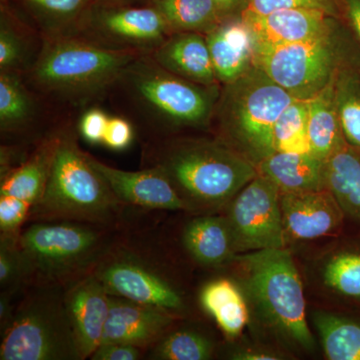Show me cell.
I'll use <instances>...</instances> for the list:
<instances>
[{
  "mask_svg": "<svg viewBox=\"0 0 360 360\" xmlns=\"http://www.w3.org/2000/svg\"><path fill=\"white\" fill-rule=\"evenodd\" d=\"M219 90V85L206 86L177 77L146 54L123 70L106 98L134 127L158 139L181 127L208 124Z\"/></svg>",
  "mask_w": 360,
  "mask_h": 360,
  "instance_id": "obj_1",
  "label": "cell"
},
{
  "mask_svg": "<svg viewBox=\"0 0 360 360\" xmlns=\"http://www.w3.org/2000/svg\"><path fill=\"white\" fill-rule=\"evenodd\" d=\"M139 54L103 49L70 34L44 37L26 84L54 110H87L108 97L123 70Z\"/></svg>",
  "mask_w": 360,
  "mask_h": 360,
  "instance_id": "obj_2",
  "label": "cell"
},
{
  "mask_svg": "<svg viewBox=\"0 0 360 360\" xmlns=\"http://www.w3.org/2000/svg\"><path fill=\"white\" fill-rule=\"evenodd\" d=\"M146 158V167L165 174L186 203H224L258 174L252 161L217 141H153Z\"/></svg>",
  "mask_w": 360,
  "mask_h": 360,
  "instance_id": "obj_3",
  "label": "cell"
},
{
  "mask_svg": "<svg viewBox=\"0 0 360 360\" xmlns=\"http://www.w3.org/2000/svg\"><path fill=\"white\" fill-rule=\"evenodd\" d=\"M122 205L90 165L72 127H63L46 188L33 205L30 219L108 225L115 221Z\"/></svg>",
  "mask_w": 360,
  "mask_h": 360,
  "instance_id": "obj_4",
  "label": "cell"
},
{
  "mask_svg": "<svg viewBox=\"0 0 360 360\" xmlns=\"http://www.w3.org/2000/svg\"><path fill=\"white\" fill-rule=\"evenodd\" d=\"M295 99L255 65L238 79L224 84L212 117L217 118L227 146L257 165L276 153L274 127Z\"/></svg>",
  "mask_w": 360,
  "mask_h": 360,
  "instance_id": "obj_5",
  "label": "cell"
},
{
  "mask_svg": "<svg viewBox=\"0 0 360 360\" xmlns=\"http://www.w3.org/2000/svg\"><path fill=\"white\" fill-rule=\"evenodd\" d=\"M248 293L278 333L305 349L314 347L300 274L285 248L250 251L236 258Z\"/></svg>",
  "mask_w": 360,
  "mask_h": 360,
  "instance_id": "obj_6",
  "label": "cell"
},
{
  "mask_svg": "<svg viewBox=\"0 0 360 360\" xmlns=\"http://www.w3.org/2000/svg\"><path fill=\"white\" fill-rule=\"evenodd\" d=\"M30 278L56 286L77 281L101 262L103 234L91 224L39 221L18 238Z\"/></svg>",
  "mask_w": 360,
  "mask_h": 360,
  "instance_id": "obj_7",
  "label": "cell"
},
{
  "mask_svg": "<svg viewBox=\"0 0 360 360\" xmlns=\"http://www.w3.org/2000/svg\"><path fill=\"white\" fill-rule=\"evenodd\" d=\"M0 359L79 360L63 292L41 285L20 303L2 331Z\"/></svg>",
  "mask_w": 360,
  "mask_h": 360,
  "instance_id": "obj_8",
  "label": "cell"
},
{
  "mask_svg": "<svg viewBox=\"0 0 360 360\" xmlns=\"http://www.w3.org/2000/svg\"><path fill=\"white\" fill-rule=\"evenodd\" d=\"M338 30L296 44L257 45L255 65L295 98H311L335 79L340 68L355 63Z\"/></svg>",
  "mask_w": 360,
  "mask_h": 360,
  "instance_id": "obj_9",
  "label": "cell"
},
{
  "mask_svg": "<svg viewBox=\"0 0 360 360\" xmlns=\"http://www.w3.org/2000/svg\"><path fill=\"white\" fill-rule=\"evenodd\" d=\"M73 35L110 51L146 56L172 34L151 0H94L75 25Z\"/></svg>",
  "mask_w": 360,
  "mask_h": 360,
  "instance_id": "obj_10",
  "label": "cell"
},
{
  "mask_svg": "<svg viewBox=\"0 0 360 360\" xmlns=\"http://www.w3.org/2000/svg\"><path fill=\"white\" fill-rule=\"evenodd\" d=\"M236 251L284 248L281 191L274 182L258 174L232 201L229 217Z\"/></svg>",
  "mask_w": 360,
  "mask_h": 360,
  "instance_id": "obj_11",
  "label": "cell"
},
{
  "mask_svg": "<svg viewBox=\"0 0 360 360\" xmlns=\"http://www.w3.org/2000/svg\"><path fill=\"white\" fill-rule=\"evenodd\" d=\"M92 272L110 295L150 305L172 314L184 307V300L172 284L134 255L103 258Z\"/></svg>",
  "mask_w": 360,
  "mask_h": 360,
  "instance_id": "obj_12",
  "label": "cell"
},
{
  "mask_svg": "<svg viewBox=\"0 0 360 360\" xmlns=\"http://www.w3.org/2000/svg\"><path fill=\"white\" fill-rule=\"evenodd\" d=\"M63 300L79 359H87L103 341L110 295L91 271L72 281L63 292Z\"/></svg>",
  "mask_w": 360,
  "mask_h": 360,
  "instance_id": "obj_13",
  "label": "cell"
},
{
  "mask_svg": "<svg viewBox=\"0 0 360 360\" xmlns=\"http://www.w3.org/2000/svg\"><path fill=\"white\" fill-rule=\"evenodd\" d=\"M87 158L123 205L148 210H186L191 208L167 177L156 168L146 167L139 172H127L105 165L89 153Z\"/></svg>",
  "mask_w": 360,
  "mask_h": 360,
  "instance_id": "obj_14",
  "label": "cell"
},
{
  "mask_svg": "<svg viewBox=\"0 0 360 360\" xmlns=\"http://www.w3.org/2000/svg\"><path fill=\"white\" fill-rule=\"evenodd\" d=\"M286 238L309 240L340 231L345 215L328 188L281 193Z\"/></svg>",
  "mask_w": 360,
  "mask_h": 360,
  "instance_id": "obj_15",
  "label": "cell"
},
{
  "mask_svg": "<svg viewBox=\"0 0 360 360\" xmlns=\"http://www.w3.org/2000/svg\"><path fill=\"white\" fill-rule=\"evenodd\" d=\"M260 46L296 44L333 32L336 18L314 8H286L259 14L246 9L241 15Z\"/></svg>",
  "mask_w": 360,
  "mask_h": 360,
  "instance_id": "obj_16",
  "label": "cell"
},
{
  "mask_svg": "<svg viewBox=\"0 0 360 360\" xmlns=\"http://www.w3.org/2000/svg\"><path fill=\"white\" fill-rule=\"evenodd\" d=\"M174 314L150 305L110 295V309L103 343L153 347L174 323Z\"/></svg>",
  "mask_w": 360,
  "mask_h": 360,
  "instance_id": "obj_17",
  "label": "cell"
},
{
  "mask_svg": "<svg viewBox=\"0 0 360 360\" xmlns=\"http://www.w3.org/2000/svg\"><path fill=\"white\" fill-rule=\"evenodd\" d=\"M205 37L219 84H231L255 66L257 40L241 16L222 20Z\"/></svg>",
  "mask_w": 360,
  "mask_h": 360,
  "instance_id": "obj_18",
  "label": "cell"
},
{
  "mask_svg": "<svg viewBox=\"0 0 360 360\" xmlns=\"http://www.w3.org/2000/svg\"><path fill=\"white\" fill-rule=\"evenodd\" d=\"M149 56L161 68L188 82L206 86L220 84L202 33H172Z\"/></svg>",
  "mask_w": 360,
  "mask_h": 360,
  "instance_id": "obj_19",
  "label": "cell"
},
{
  "mask_svg": "<svg viewBox=\"0 0 360 360\" xmlns=\"http://www.w3.org/2000/svg\"><path fill=\"white\" fill-rule=\"evenodd\" d=\"M53 108L26 84L23 75L0 71V130L2 135L20 136L39 127Z\"/></svg>",
  "mask_w": 360,
  "mask_h": 360,
  "instance_id": "obj_20",
  "label": "cell"
},
{
  "mask_svg": "<svg viewBox=\"0 0 360 360\" xmlns=\"http://www.w3.org/2000/svg\"><path fill=\"white\" fill-rule=\"evenodd\" d=\"M63 127L49 132L18 167L1 177L0 195L13 196L34 205L46 188Z\"/></svg>",
  "mask_w": 360,
  "mask_h": 360,
  "instance_id": "obj_21",
  "label": "cell"
},
{
  "mask_svg": "<svg viewBox=\"0 0 360 360\" xmlns=\"http://www.w3.org/2000/svg\"><path fill=\"white\" fill-rule=\"evenodd\" d=\"M257 167L258 174L274 182L281 193L326 188V161L312 155L276 151Z\"/></svg>",
  "mask_w": 360,
  "mask_h": 360,
  "instance_id": "obj_22",
  "label": "cell"
},
{
  "mask_svg": "<svg viewBox=\"0 0 360 360\" xmlns=\"http://www.w3.org/2000/svg\"><path fill=\"white\" fill-rule=\"evenodd\" d=\"M335 80L319 94L307 99L310 151L315 158L323 161L347 144L336 110Z\"/></svg>",
  "mask_w": 360,
  "mask_h": 360,
  "instance_id": "obj_23",
  "label": "cell"
},
{
  "mask_svg": "<svg viewBox=\"0 0 360 360\" xmlns=\"http://www.w3.org/2000/svg\"><path fill=\"white\" fill-rule=\"evenodd\" d=\"M44 35L18 18L8 4H1L0 14V71L21 75L34 63L41 49Z\"/></svg>",
  "mask_w": 360,
  "mask_h": 360,
  "instance_id": "obj_24",
  "label": "cell"
},
{
  "mask_svg": "<svg viewBox=\"0 0 360 360\" xmlns=\"http://www.w3.org/2000/svg\"><path fill=\"white\" fill-rule=\"evenodd\" d=\"M184 245L201 264L219 265L236 252L233 234L229 219L221 217H201L187 224Z\"/></svg>",
  "mask_w": 360,
  "mask_h": 360,
  "instance_id": "obj_25",
  "label": "cell"
},
{
  "mask_svg": "<svg viewBox=\"0 0 360 360\" xmlns=\"http://www.w3.org/2000/svg\"><path fill=\"white\" fill-rule=\"evenodd\" d=\"M326 188L335 195L345 219L360 227V155L347 144L326 161Z\"/></svg>",
  "mask_w": 360,
  "mask_h": 360,
  "instance_id": "obj_26",
  "label": "cell"
},
{
  "mask_svg": "<svg viewBox=\"0 0 360 360\" xmlns=\"http://www.w3.org/2000/svg\"><path fill=\"white\" fill-rule=\"evenodd\" d=\"M200 303L229 338L240 335L248 323L250 314L245 297L229 279L206 284L200 292Z\"/></svg>",
  "mask_w": 360,
  "mask_h": 360,
  "instance_id": "obj_27",
  "label": "cell"
},
{
  "mask_svg": "<svg viewBox=\"0 0 360 360\" xmlns=\"http://www.w3.org/2000/svg\"><path fill=\"white\" fill-rule=\"evenodd\" d=\"M315 328L329 360H360V317L315 312Z\"/></svg>",
  "mask_w": 360,
  "mask_h": 360,
  "instance_id": "obj_28",
  "label": "cell"
},
{
  "mask_svg": "<svg viewBox=\"0 0 360 360\" xmlns=\"http://www.w3.org/2000/svg\"><path fill=\"white\" fill-rule=\"evenodd\" d=\"M335 99L345 141L360 155V68L356 63L338 71Z\"/></svg>",
  "mask_w": 360,
  "mask_h": 360,
  "instance_id": "obj_29",
  "label": "cell"
},
{
  "mask_svg": "<svg viewBox=\"0 0 360 360\" xmlns=\"http://www.w3.org/2000/svg\"><path fill=\"white\" fill-rule=\"evenodd\" d=\"M170 32L206 34L221 22L214 0H151Z\"/></svg>",
  "mask_w": 360,
  "mask_h": 360,
  "instance_id": "obj_30",
  "label": "cell"
},
{
  "mask_svg": "<svg viewBox=\"0 0 360 360\" xmlns=\"http://www.w3.org/2000/svg\"><path fill=\"white\" fill-rule=\"evenodd\" d=\"M44 37L65 34L94 0H20Z\"/></svg>",
  "mask_w": 360,
  "mask_h": 360,
  "instance_id": "obj_31",
  "label": "cell"
},
{
  "mask_svg": "<svg viewBox=\"0 0 360 360\" xmlns=\"http://www.w3.org/2000/svg\"><path fill=\"white\" fill-rule=\"evenodd\" d=\"M274 150L311 155L307 135V99H295L279 116L274 131Z\"/></svg>",
  "mask_w": 360,
  "mask_h": 360,
  "instance_id": "obj_32",
  "label": "cell"
},
{
  "mask_svg": "<svg viewBox=\"0 0 360 360\" xmlns=\"http://www.w3.org/2000/svg\"><path fill=\"white\" fill-rule=\"evenodd\" d=\"M324 283L348 302L360 305V246L338 251L329 259Z\"/></svg>",
  "mask_w": 360,
  "mask_h": 360,
  "instance_id": "obj_33",
  "label": "cell"
},
{
  "mask_svg": "<svg viewBox=\"0 0 360 360\" xmlns=\"http://www.w3.org/2000/svg\"><path fill=\"white\" fill-rule=\"evenodd\" d=\"M210 340L193 330H177L165 333L153 345L151 356L165 360H206L212 354Z\"/></svg>",
  "mask_w": 360,
  "mask_h": 360,
  "instance_id": "obj_34",
  "label": "cell"
},
{
  "mask_svg": "<svg viewBox=\"0 0 360 360\" xmlns=\"http://www.w3.org/2000/svg\"><path fill=\"white\" fill-rule=\"evenodd\" d=\"M20 236H4L0 240V284L4 292H13L30 281L25 257L21 252Z\"/></svg>",
  "mask_w": 360,
  "mask_h": 360,
  "instance_id": "obj_35",
  "label": "cell"
},
{
  "mask_svg": "<svg viewBox=\"0 0 360 360\" xmlns=\"http://www.w3.org/2000/svg\"><path fill=\"white\" fill-rule=\"evenodd\" d=\"M314 8L338 18L341 13L340 0H250L248 11L267 14L279 9Z\"/></svg>",
  "mask_w": 360,
  "mask_h": 360,
  "instance_id": "obj_36",
  "label": "cell"
},
{
  "mask_svg": "<svg viewBox=\"0 0 360 360\" xmlns=\"http://www.w3.org/2000/svg\"><path fill=\"white\" fill-rule=\"evenodd\" d=\"M33 205L28 201L0 195V231L4 236H20V227L30 219Z\"/></svg>",
  "mask_w": 360,
  "mask_h": 360,
  "instance_id": "obj_37",
  "label": "cell"
},
{
  "mask_svg": "<svg viewBox=\"0 0 360 360\" xmlns=\"http://www.w3.org/2000/svg\"><path fill=\"white\" fill-rule=\"evenodd\" d=\"M134 125L124 116H110L103 143L112 150H124L134 141Z\"/></svg>",
  "mask_w": 360,
  "mask_h": 360,
  "instance_id": "obj_38",
  "label": "cell"
},
{
  "mask_svg": "<svg viewBox=\"0 0 360 360\" xmlns=\"http://www.w3.org/2000/svg\"><path fill=\"white\" fill-rule=\"evenodd\" d=\"M110 115L96 105L84 111L78 122V130L85 141L91 144L103 143Z\"/></svg>",
  "mask_w": 360,
  "mask_h": 360,
  "instance_id": "obj_39",
  "label": "cell"
},
{
  "mask_svg": "<svg viewBox=\"0 0 360 360\" xmlns=\"http://www.w3.org/2000/svg\"><path fill=\"white\" fill-rule=\"evenodd\" d=\"M142 348L123 343H103L90 359L94 360H136L141 357Z\"/></svg>",
  "mask_w": 360,
  "mask_h": 360,
  "instance_id": "obj_40",
  "label": "cell"
},
{
  "mask_svg": "<svg viewBox=\"0 0 360 360\" xmlns=\"http://www.w3.org/2000/svg\"><path fill=\"white\" fill-rule=\"evenodd\" d=\"M220 20L240 18L250 6V0H214Z\"/></svg>",
  "mask_w": 360,
  "mask_h": 360,
  "instance_id": "obj_41",
  "label": "cell"
},
{
  "mask_svg": "<svg viewBox=\"0 0 360 360\" xmlns=\"http://www.w3.org/2000/svg\"><path fill=\"white\" fill-rule=\"evenodd\" d=\"M341 11L360 44V0H340Z\"/></svg>",
  "mask_w": 360,
  "mask_h": 360,
  "instance_id": "obj_42",
  "label": "cell"
},
{
  "mask_svg": "<svg viewBox=\"0 0 360 360\" xmlns=\"http://www.w3.org/2000/svg\"><path fill=\"white\" fill-rule=\"evenodd\" d=\"M233 359L238 360H276L278 357L276 354H269L264 352H241L234 354Z\"/></svg>",
  "mask_w": 360,
  "mask_h": 360,
  "instance_id": "obj_43",
  "label": "cell"
},
{
  "mask_svg": "<svg viewBox=\"0 0 360 360\" xmlns=\"http://www.w3.org/2000/svg\"><path fill=\"white\" fill-rule=\"evenodd\" d=\"M8 0H1V4H6Z\"/></svg>",
  "mask_w": 360,
  "mask_h": 360,
  "instance_id": "obj_44",
  "label": "cell"
}]
</instances>
